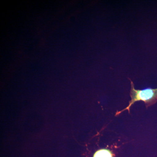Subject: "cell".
<instances>
[{
	"mask_svg": "<svg viewBox=\"0 0 157 157\" xmlns=\"http://www.w3.org/2000/svg\"><path fill=\"white\" fill-rule=\"evenodd\" d=\"M131 82V90L130 96L132 100L129 102L128 106L120 111H117L115 116L119 115L123 111L128 110L130 113V108L135 102L138 101H143L146 104L147 107L153 105L157 102V88L152 89L151 88L140 90H136L134 87L133 82L130 79Z\"/></svg>",
	"mask_w": 157,
	"mask_h": 157,
	"instance_id": "6da1fadb",
	"label": "cell"
},
{
	"mask_svg": "<svg viewBox=\"0 0 157 157\" xmlns=\"http://www.w3.org/2000/svg\"><path fill=\"white\" fill-rule=\"evenodd\" d=\"M94 157H112V155L108 150L101 149L96 152Z\"/></svg>",
	"mask_w": 157,
	"mask_h": 157,
	"instance_id": "7a4b0ae2",
	"label": "cell"
}]
</instances>
